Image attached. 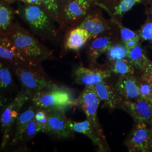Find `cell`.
<instances>
[{
	"instance_id": "6da1fadb",
	"label": "cell",
	"mask_w": 152,
	"mask_h": 152,
	"mask_svg": "<svg viewBox=\"0 0 152 152\" xmlns=\"http://www.w3.org/2000/svg\"><path fill=\"white\" fill-rule=\"evenodd\" d=\"M31 98L32 96L28 92L21 88L2 110L0 115V151L5 150L9 145L16 120L24 106L31 102Z\"/></svg>"
},
{
	"instance_id": "7a4b0ae2",
	"label": "cell",
	"mask_w": 152,
	"mask_h": 152,
	"mask_svg": "<svg viewBox=\"0 0 152 152\" xmlns=\"http://www.w3.org/2000/svg\"><path fill=\"white\" fill-rule=\"evenodd\" d=\"M7 37L19 50L29 60L41 64L48 59L51 53L27 31L14 24Z\"/></svg>"
},
{
	"instance_id": "3957f363",
	"label": "cell",
	"mask_w": 152,
	"mask_h": 152,
	"mask_svg": "<svg viewBox=\"0 0 152 152\" xmlns=\"http://www.w3.org/2000/svg\"><path fill=\"white\" fill-rule=\"evenodd\" d=\"M9 64L19 82L21 88L28 92L32 97L37 92L57 85L46 75L41 66L36 67Z\"/></svg>"
},
{
	"instance_id": "277c9868",
	"label": "cell",
	"mask_w": 152,
	"mask_h": 152,
	"mask_svg": "<svg viewBox=\"0 0 152 152\" xmlns=\"http://www.w3.org/2000/svg\"><path fill=\"white\" fill-rule=\"evenodd\" d=\"M31 102L36 107L43 109H63L76 106V99L70 91L58 85L33 95Z\"/></svg>"
},
{
	"instance_id": "5b68a950",
	"label": "cell",
	"mask_w": 152,
	"mask_h": 152,
	"mask_svg": "<svg viewBox=\"0 0 152 152\" xmlns=\"http://www.w3.org/2000/svg\"><path fill=\"white\" fill-rule=\"evenodd\" d=\"M76 105L82 109L87 117V119L92 124L100 137L106 141L103 131L99 124L98 118V109L100 100L98 97L94 86H86L76 99ZM107 142V141H106Z\"/></svg>"
},
{
	"instance_id": "8992f818",
	"label": "cell",
	"mask_w": 152,
	"mask_h": 152,
	"mask_svg": "<svg viewBox=\"0 0 152 152\" xmlns=\"http://www.w3.org/2000/svg\"><path fill=\"white\" fill-rule=\"evenodd\" d=\"M23 16L29 27L37 34L45 36L55 35L49 16L39 6L28 5L24 9Z\"/></svg>"
},
{
	"instance_id": "52a82bcc",
	"label": "cell",
	"mask_w": 152,
	"mask_h": 152,
	"mask_svg": "<svg viewBox=\"0 0 152 152\" xmlns=\"http://www.w3.org/2000/svg\"><path fill=\"white\" fill-rule=\"evenodd\" d=\"M144 122L136 123L125 141L130 152H152V132Z\"/></svg>"
},
{
	"instance_id": "ba28073f",
	"label": "cell",
	"mask_w": 152,
	"mask_h": 152,
	"mask_svg": "<svg viewBox=\"0 0 152 152\" xmlns=\"http://www.w3.org/2000/svg\"><path fill=\"white\" fill-rule=\"evenodd\" d=\"M46 110L48 118L46 134L58 139H67L72 136L73 132L68 125L65 109L53 108Z\"/></svg>"
},
{
	"instance_id": "9c48e42d",
	"label": "cell",
	"mask_w": 152,
	"mask_h": 152,
	"mask_svg": "<svg viewBox=\"0 0 152 152\" xmlns=\"http://www.w3.org/2000/svg\"><path fill=\"white\" fill-rule=\"evenodd\" d=\"M0 60L12 64L41 66V64L35 63L26 58L7 35L2 34H0Z\"/></svg>"
},
{
	"instance_id": "30bf717a",
	"label": "cell",
	"mask_w": 152,
	"mask_h": 152,
	"mask_svg": "<svg viewBox=\"0 0 152 152\" xmlns=\"http://www.w3.org/2000/svg\"><path fill=\"white\" fill-rule=\"evenodd\" d=\"M121 109L131 115L136 123L144 122L150 126L152 121V104L141 97L134 100L124 99Z\"/></svg>"
},
{
	"instance_id": "8fae6325",
	"label": "cell",
	"mask_w": 152,
	"mask_h": 152,
	"mask_svg": "<svg viewBox=\"0 0 152 152\" xmlns=\"http://www.w3.org/2000/svg\"><path fill=\"white\" fill-rule=\"evenodd\" d=\"M109 70L99 68H89L83 66L77 67L73 71V76L77 83L85 86H94L105 80L111 76Z\"/></svg>"
},
{
	"instance_id": "7c38bea8",
	"label": "cell",
	"mask_w": 152,
	"mask_h": 152,
	"mask_svg": "<svg viewBox=\"0 0 152 152\" xmlns=\"http://www.w3.org/2000/svg\"><path fill=\"white\" fill-rule=\"evenodd\" d=\"M68 125L73 132L87 136L96 147L99 152H107L108 151V145L107 142L104 141L100 137L97 131L87 119L82 122L68 120Z\"/></svg>"
},
{
	"instance_id": "4fadbf2b",
	"label": "cell",
	"mask_w": 152,
	"mask_h": 152,
	"mask_svg": "<svg viewBox=\"0 0 152 152\" xmlns=\"http://www.w3.org/2000/svg\"><path fill=\"white\" fill-rule=\"evenodd\" d=\"M36 110V107L31 102L29 106L24 109H23L16 120L13 129L12 135L9 143L10 146L19 148L26 127L28 122L34 118Z\"/></svg>"
},
{
	"instance_id": "5bb4252c",
	"label": "cell",
	"mask_w": 152,
	"mask_h": 152,
	"mask_svg": "<svg viewBox=\"0 0 152 152\" xmlns=\"http://www.w3.org/2000/svg\"><path fill=\"white\" fill-rule=\"evenodd\" d=\"M95 91L104 107L110 109L120 108L124 100L115 88L105 80L94 85Z\"/></svg>"
},
{
	"instance_id": "9a60e30c",
	"label": "cell",
	"mask_w": 152,
	"mask_h": 152,
	"mask_svg": "<svg viewBox=\"0 0 152 152\" xmlns=\"http://www.w3.org/2000/svg\"><path fill=\"white\" fill-rule=\"evenodd\" d=\"M115 88L125 100H134L141 97L139 92V80L133 75L121 76Z\"/></svg>"
},
{
	"instance_id": "2e32d148",
	"label": "cell",
	"mask_w": 152,
	"mask_h": 152,
	"mask_svg": "<svg viewBox=\"0 0 152 152\" xmlns=\"http://www.w3.org/2000/svg\"><path fill=\"white\" fill-rule=\"evenodd\" d=\"M91 0H72L64 8L66 20L75 21L85 16L91 5Z\"/></svg>"
},
{
	"instance_id": "e0dca14e",
	"label": "cell",
	"mask_w": 152,
	"mask_h": 152,
	"mask_svg": "<svg viewBox=\"0 0 152 152\" xmlns=\"http://www.w3.org/2000/svg\"><path fill=\"white\" fill-rule=\"evenodd\" d=\"M15 77L10 64L0 60V90L10 95L16 89Z\"/></svg>"
},
{
	"instance_id": "ac0fdd59",
	"label": "cell",
	"mask_w": 152,
	"mask_h": 152,
	"mask_svg": "<svg viewBox=\"0 0 152 152\" xmlns=\"http://www.w3.org/2000/svg\"><path fill=\"white\" fill-rule=\"evenodd\" d=\"M90 39V35L85 29L78 27L72 29L69 33L66 39L65 48L69 50L78 51Z\"/></svg>"
},
{
	"instance_id": "d6986e66",
	"label": "cell",
	"mask_w": 152,
	"mask_h": 152,
	"mask_svg": "<svg viewBox=\"0 0 152 152\" xmlns=\"http://www.w3.org/2000/svg\"><path fill=\"white\" fill-rule=\"evenodd\" d=\"M85 29L90 35L91 39L105 32L109 29L108 24L96 15L86 16L78 26Z\"/></svg>"
},
{
	"instance_id": "ffe728a7",
	"label": "cell",
	"mask_w": 152,
	"mask_h": 152,
	"mask_svg": "<svg viewBox=\"0 0 152 152\" xmlns=\"http://www.w3.org/2000/svg\"><path fill=\"white\" fill-rule=\"evenodd\" d=\"M112 45V41L109 37H100L95 38L88 48V56L92 62H95L100 55L107 52Z\"/></svg>"
},
{
	"instance_id": "44dd1931",
	"label": "cell",
	"mask_w": 152,
	"mask_h": 152,
	"mask_svg": "<svg viewBox=\"0 0 152 152\" xmlns=\"http://www.w3.org/2000/svg\"><path fill=\"white\" fill-rule=\"evenodd\" d=\"M127 59L134 68L140 71H142L151 62L140 42L134 49L129 51Z\"/></svg>"
},
{
	"instance_id": "7402d4cb",
	"label": "cell",
	"mask_w": 152,
	"mask_h": 152,
	"mask_svg": "<svg viewBox=\"0 0 152 152\" xmlns=\"http://www.w3.org/2000/svg\"><path fill=\"white\" fill-rule=\"evenodd\" d=\"M11 10L0 2V34L7 35L11 32L14 24Z\"/></svg>"
},
{
	"instance_id": "603a6c76",
	"label": "cell",
	"mask_w": 152,
	"mask_h": 152,
	"mask_svg": "<svg viewBox=\"0 0 152 152\" xmlns=\"http://www.w3.org/2000/svg\"><path fill=\"white\" fill-rule=\"evenodd\" d=\"M109 71L121 76L134 75V68L128 59L115 60L110 63Z\"/></svg>"
},
{
	"instance_id": "cb8c5ba5",
	"label": "cell",
	"mask_w": 152,
	"mask_h": 152,
	"mask_svg": "<svg viewBox=\"0 0 152 152\" xmlns=\"http://www.w3.org/2000/svg\"><path fill=\"white\" fill-rule=\"evenodd\" d=\"M106 53L108 60L112 63L115 60L127 59L129 50L126 48L124 44H115L112 45Z\"/></svg>"
},
{
	"instance_id": "d4e9b609",
	"label": "cell",
	"mask_w": 152,
	"mask_h": 152,
	"mask_svg": "<svg viewBox=\"0 0 152 152\" xmlns=\"http://www.w3.org/2000/svg\"><path fill=\"white\" fill-rule=\"evenodd\" d=\"M39 132L40 131L38 129L35 120H34V118L28 122L26 129L24 132L23 136L22 137V142L19 148L22 149L26 148V145L28 142L32 140L33 138H34L35 136H36Z\"/></svg>"
},
{
	"instance_id": "484cf974",
	"label": "cell",
	"mask_w": 152,
	"mask_h": 152,
	"mask_svg": "<svg viewBox=\"0 0 152 152\" xmlns=\"http://www.w3.org/2000/svg\"><path fill=\"white\" fill-rule=\"evenodd\" d=\"M142 1L143 0H120L118 4L114 7V15H122L126 12L130 10L135 5L142 2Z\"/></svg>"
},
{
	"instance_id": "4316f807",
	"label": "cell",
	"mask_w": 152,
	"mask_h": 152,
	"mask_svg": "<svg viewBox=\"0 0 152 152\" xmlns=\"http://www.w3.org/2000/svg\"><path fill=\"white\" fill-rule=\"evenodd\" d=\"M40 132L46 134L48 128V114L45 109L36 108V113L34 117Z\"/></svg>"
},
{
	"instance_id": "83f0119b",
	"label": "cell",
	"mask_w": 152,
	"mask_h": 152,
	"mask_svg": "<svg viewBox=\"0 0 152 152\" xmlns=\"http://www.w3.org/2000/svg\"><path fill=\"white\" fill-rule=\"evenodd\" d=\"M137 34L142 41L152 44V19H148L137 31Z\"/></svg>"
},
{
	"instance_id": "f1b7e54d",
	"label": "cell",
	"mask_w": 152,
	"mask_h": 152,
	"mask_svg": "<svg viewBox=\"0 0 152 152\" xmlns=\"http://www.w3.org/2000/svg\"><path fill=\"white\" fill-rule=\"evenodd\" d=\"M113 22L118 26L120 31V34L121 36V39L122 40L123 43L127 41L128 40L131 39L132 38H138L140 37L138 35L137 33L135 32L134 31L131 30L130 29L126 28L122 26L120 22H117V20L112 19Z\"/></svg>"
},
{
	"instance_id": "f546056e",
	"label": "cell",
	"mask_w": 152,
	"mask_h": 152,
	"mask_svg": "<svg viewBox=\"0 0 152 152\" xmlns=\"http://www.w3.org/2000/svg\"><path fill=\"white\" fill-rule=\"evenodd\" d=\"M139 80V92L141 98L152 104V86L148 82Z\"/></svg>"
},
{
	"instance_id": "4dcf8cb0",
	"label": "cell",
	"mask_w": 152,
	"mask_h": 152,
	"mask_svg": "<svg viewBox=\"0 0 152 152\" xmlns=\"http://www.w3.org/2000/svg\"><path fill=\"white\" fill-rule=\"evenodd\" d=\"M42 4L46 9L54 16L58 15V0H41Z\"/></svg>"
},
{
	"instance_id": "1f68e13d",
	"label": "cell",
	"mask_w": 152,
	"mask_h": 152,
	"mask_svg": "<svg viewBox=\"0 0 152 152\" xmlns=\"http://www.w3.org/2000/svg\"><path fill=\"white\" fill-rule=\"evenodd\" d=\"M140 79L147 82L152 86V61H151L147 66L141 71V75Z\"/></svg>"
},
{
	"instance_id": "d6a6232c",
	"label": "cell",
	"mask_w": 152,
	"mask_h": 152,
	"mask_svg": "<svg viewBox=\"0 0 152 152\" xmlns=\"http://www.w3.org/2000/svg\"><path fill=\"white\" fill-rule=\"evenodd\" d=\"M10 100L9 95L0 90V115L6 105Z\"/></svg>"
},
{
	"instance_id": "836d02e7",
	"label": "cell",
	"mask_w": 152,
	"mask_h": 152,
	"mask_svg": "<svg viewBox=\"0 0 152 152\" xmlns=\"http://www.w3.org/2000/svg\"><path fill=\"white\" fill-rule=\"evenodd\" d=\"M140 39V37L132 38V39H129L127 41L124 42V44L126 46V48L130 51L131 50L134 49L135 46H136L139 44Z\"/></svg>"
},
{
	"instance_id": "e575fe53",
	"label": "cell",
	"mask_w": 152,
	"mask_h": 152,
	"mask_svg": "<svg viewBox=\"0 0 152 152\" xmlns=\"http://www.w3.org/2000/svg\"><path fill=\"white\" fill-rule=\"evenodd\" d=\"M27 5H36L41 6L42 5L41 0H20Z\"/></svg>"
},
{
	"instance_id": "d590c367",
	"label": "cell",
	"mask_w": 152,
	"mask_h": 152,
	"mask_svg": "<svg viewBox=\"0 0 152 152\" xmlns=\"http://www.w3.org/2000/svg\"><path fill=\"white\" fill-rule=\"evenodd\" d=\"M149 14L150 15H152V7L149 9Z\"/></svg>"
},
{
	"instance_id": "8d00e7d4",
	"label": "cell",
	"mask_w": 152,
	"mask_h": 152,
	"mask_svg": "<svg viewBox=\"0 0 152 152\" xmlns=\"http://www.w3.org/2000/svg\"><path fill=\"white\" fill-rule=\"evenodd\" d=\"M150 127H151V130H152V122H151V125H150Z\"/></svg>"
},
{
	"instance_id": "74e56055",
	"label": "cell",
	"mask_w": 152,
	"mask_h": 152,
	"mask_svg": "<svg viewBox=\"0 0 152 152\" xmlns=\"http://www.w3.org/2000/svg\"><path fill=\"white\" fill-rule=\"evenodd\" d=\"M6 1H7V2H12L14 0H6Z\"/></svg>"
},
{
	"instance_id": "f35d334b",
	"label": "cell",
	"mask_w": 152,
	"mask_h": 152,
	"mask_svg": "<svg viewBox=\"0 0 152 152\" xmlns=\"http://www.w3.org/2000/svg\"><path fill=\"white\" fill-rule=\"evenodd\" d=\"M65 1H67V2H69V1H71L72 0H64Z\"/></svg>"
}]
</instances>
